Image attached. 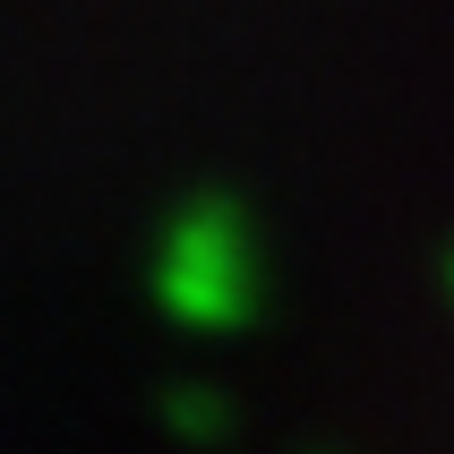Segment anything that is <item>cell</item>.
<instances>
[{"instance_id":"obj_1","label":"cell","mask_w":454,"mask_h":454,"mask_svg":"<svg viewBox=\"0 0 454 454\" xmlns=\"http://www.w3.org/2000/svg\"><path fill=\"white\" fill-rule=\"evenodd\" d=\"M154 301L189 334H231L257 309V249L231 189H189L154 231Z\"/></svg>"},{"instance_id":"obj_4","label":"cell","mask_w":454,"mask_h":454,"mask_svg":"<svg viewBox=\"0 0 454 454\" xmlns=\"http://www.w3.org/2000/svg\"><path fill=\"white\" fill-rule=\"evenodd\" d=\"M309 454H334V446H309Z\"/></svg>"},{"instance_id":"obj_2","label":"cell","mask_w":454,"mask_h":454,"mask_svg":"<svg viewBox=\"0 0 454 454\" xmlns=\"http://www.w3.org/2000/svg\"><path fill=\"white\" fill-rule=\"evenodd\" d=\"M163 429L189 437V446H223L231 437V403L206 378H180V386H163Z\"/></svg>"},{"instance_id":"obj_3","label":"cell","mask_w":454,"mask_h":454,"mask_svg":"<svg viewBox=\"0 0 454 454\" xmlns=\"http://www.w3.org/2000/svg\"><path fill=\"white\" fill-rule=\"evenodd\" d=\"M446 301H454V249H446Z\"/></svg>"}]
</instances>
